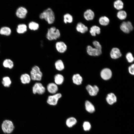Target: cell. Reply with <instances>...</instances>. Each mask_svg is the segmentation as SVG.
<instances>
[{"label":"cell","mask_w":134,"mask_h":134,"mask_svg":"<svg viewBox=\"0 0 134 134\" xmlns=\"http://www.w3.org/2000/svg\"><path fill=\"white\" fill-rule=\"evenodd\" d=\"M39 17L41 19H44L50 24L54 22L55 17L54 13L50 8H48L44 10L39 15Z\"/></svg>","instance_id":"6da1fadb"},{"label":"cell","mask_w":134,"mask_h":134,"mask_svg":"<svg viewBox=\"0 0 134 134\" xmlns=\"http://www.w3.org/2000/svg\"><path fill=\"white\" fill-rule=\"evenodd\" d=\"M61 36L60 31L55 27H52L48 29L46 37L49 40H56Z\"/></svg>","instance_id":"7a4b0ae2"},{"label":"cell","mask_w":134,"mask_h":134,"mask_svg":"<svg viewBox=\"0 0 134 134\" xmlns=\"http://www.w3.org/2000/svg\"><path fill=\"white\" fill-rule=\"evenodd\" d=\"M31 79L33 80L40 81L42 76V73L38 66H35L33 67L30 71Z\"/></svg>","instance_id":"3957f363"},{"label":"cell","mask_w":134,"mask_h":134,"mask_svg":"<svg viewBox=\"0 0 134 134\" xmlns=\"http://www.w3.org/2000/svg\"><path fill=\"white\" fill-rule=\"evenodd\" d=\"M14 128L13 122L9 120L3 121L1 125L2 129L5 133L10 134L12 133Z\"/></svg>","instance_id":"277c9868"},{"label":"cell","mask_w":134,"mask_h":134,"mask_svg":"<svg viewBox=\"0 0 134 134\" xmlns=\"http://www.w3.org/2000/svg\"><path fill=\"white\" fill-rule=\"evenodd\" d=\"M62 97L60 93H58L49 96L47 100V103L49 105L55 106L57 104L59 99Z\"/></svg>","instance_id":"5b68a950"},{"label":"cell","mask_w":134,"mask_h":134,"mask_svg":"<svg viewBox=\"0 0 134 134\" xmlns=\"http://www.w3.org/2000/svg\"><path fill=\"white\" fill-rule=\"evenodd\" d=\"M45 91V88L41 83L36 82L35 83L32 88L33 92L34 94L36 93L39 95L44 94Z\"/></svg>","instance_id":"8992f818"},{"label":"cell","mask_w":134,"mask_h":134,"mask_svg":"<svg viewBox=\"0 0 134 134\" xmlns=\"http://www.w3.org/2000/svg\"><path fill=\"white\" fill-rule=\"evenodd\" d=\"M120 27L123 32L127 34L130 33L133 29L131 23L129 21L123 22L120 25Z\"/></svg>","instance_id":"52a82bcc"},{"label":"cell","mask_w":134,"mask_h":134,"mask_svg":"<svg viewBox=\"0 0 134 134\" xmlns=\"http://www.w3.org/2000/svg\"><path fill=\"white\" fill-rule=\"evenodd\" d=\"M86 49L88 54L91 56H99L102 53L101 50H99L96 48H93L90 45L87 47Z\"/></svg>","instance_id":"ba28073f"},{"label":"cell","mask_w":134,"mask_h":134,"mask_svg":"<svg viewBox=\"0 0 134 134\" xmlns=\"http://www.w3.org/2000/svg\"><path fill=\"white\" fill-rule=\"evenodd\" d=\"M55 47L57 51L60 53H64L67 49V46L63 42L59 41L55 44Z\"/></svg>","instance_id":"9c48e42d"},{"label":"cell","mask_w":134,"mask_h":134,"mask_svg":"<svg viewBox=\"0 0 134 134\" xmlns=\"http://www.w3.org/2000/svg\"><path fill=\"white\" fill-rule=\"evenodd\" d=\"M112 72L110 69L106 68L103 69L100 72V76L102 78L105 80L109 79L111 77Z\"/></svg>","instance_id":"30bf717a"},{"label":"cell","mask_w":134,"mask_h":134,"mask_svg":"<svg viewBox=\"0 0 134 134\" xmlns=\"http://www.w3.org/2000/svg\"><path fill=\"white\" fill-rule=\"evenodd\" d=\"M86 88L89 94L92 96L96 95L98 92L99 90L98 87L96 85L92 86L88 85L87 86Z\"/></svg>","instance_id":"8fae6325"},{"label":"cell","mask_w":134,"mask_h":134,"mask_svg":"<svg viewBox=\"0 0 134 134\" xmlns=\"http://www.w3.org/2000/svg\"><path fill=\"white\" fill-rule=\"evenodd\" d=\"M27 12V10L26 8L20 7L17 9L16 14L18 17L23 19L25 17Z\"/></svg>","instance_id":"7c38bea8"},{"label":"cell","mask_w":134,"mask_h":134,"mask_svg":"<svg viewBox=\"0 0 134 134\" xmlns=\"http://www.w3.org/2000/svg\"><path fill=\"white\" fill-rule=\"evenodd\" d=\"M110 54L111 58L113 59H118L122 55L120 50L117 48H112Z\"/></svg>","instance_id":"4fadbf2b"},{"label":"cell","mask_w":134,"mask_h":134,"mask_svg":"<svg viewBox=\"0 0 134 134\" xmlns=\"http://www.w3.org/2000/svg\"><path fill=\"white\" fill-rule=\"evenodd\" d=\"M47 89L49 93L54 94L57 92L58 88L57 85L55 83H51L47 85Z\"/></svg>","instance_id":"5bb4252c"},{"label":"cell","mask_w":134,"mask_h":134,"mask_svg":"<svg viewBox=\"0 0 134 134\" xmlns=\"http://www.w3.org/2000/svg\"><path fill=\"white\" fill-rule=\"evenodd\" d=\"M117 98L115 94L112 93L108 94L106 98V100L109 105H112L117 101Z\"/></svg>","instance_id":"9a60e30c"},{"label":"cell","mask_w":134,"mask_h":134,"mask_svg":"<svg viewBox=\"0 0 134 134\" xmlns=\"http://www.w3.org/2000/svg\"><path fill=\"white\" fill-rule=\"evenodd\" d=\"M94 16V12L90 9L87 10L84 13V18L87 21L93 20Z\"/></svg>","instance_id":"2e32d148"},{"label":"cell","mask_w":134,"mask_h":134,"mask_svg":"<svg viewBox=\"0 0 134 134\" xmlns=\"http://www.w3.org/2000/svg\"><path fill=\"white\" fill-rule=\"evenodd\" d=\"M20 80L23 84H26L29 83L31 79L30 75L28 73H25L21 75Z\"/></svg>","instance_id":"e0dca14e"},{"label":"cell","mask_w":134,"mask_h":134,"mask_svg":"<svg viewBox=\"0 0 134 134\" xmlns=\"http://www.w3.org/2000/svg\"><path fill=\"white\" fill-rule=\"evenodd\" d=\"M76 29L77 32L83 34L88 31V28L82 23L79 22L76 25Z\"/></svg>","instance_id":"ac0fdd59"},{"label":"cell","mask_w":134,"mask_h":134,"mask_svg":"<svg viewBox=\"0 0 134 134\" xmlns=\"http://www.w3.org/2000/svg\"><path fill=\"white\" fill-rule=\"evenodd\" d=\"M77 122V120L75 117H71L67 119L66 124L67 127L71 128L76 125Z\"/></svg>","instance_id":"d6986e66"},{"label":"cell","mask_w":134,"mask_h":134,"mask_svg":"<svg viewBox=\"0 0 134 134\" xmlns=\"http://www.w3.org/2000/svg\"><path fill=\"white\" fill-rule=\"evenodd\" d=\"M85 108L86 110L88 112L92 113L95 111V108L93 105L90 101L86 100L85 103Z\"/></svg>","instance_id":"ffe728a7"},{"label":"cell","mask_w":134,"mask_h":134,"mask_svg":"<svg viewBox=\"0 0 134 134\" xmlns=\"http://www.w3.org/2000/svg\"><path fill=\"white\" fill-rule=\"evenodd\" d=\"M72 80L73 83L76 85L81 84L83 81L82 77L78 74H74L72 77Z\"/></svg>","instance_id":"44dd1931"},{"label":"cell","mask_w":134,"mask_h":134,"mask_svg":"<svg viewBox=\"0 0 134 134\" xmlns=\"http://www.w3.org/2000/svg\"><path fill=\"white\" fill-rule=\"evenodd\" d=\"M55 83L57 85H61L63 84L64 81V78L63 76L60 74H56L54 77Z\"/></svg>","instance_id":"7402d4cb"},{"label":"cell","mask_w":134,"mask_h":134,"mask_svg":"<svg viewBox=\"0 0 134 134\" xmlns=\"http://www.w3.org/2000/svg\"><path fill=\"white\" fill-rule=\"evenodd\" d=\"M90 32L92 36H95L96 34H99L100 33V29L96 26H93L90 28Z\"/></svg>","instance_id":"603a6c76"},{"label":"cell","mask_w":134,"mask_h":134,"mask_svg":"<svg viewBox=\"0 0 134 134\" xmlns=\"http://www.w3.org/2000/svg\"><path fill=\"white\" fill-rule=\"evenodd\" d=\"M3 65L5 68L11 69L13 67L14 64L12 60L9 59H5L3 61Z\"/></svg>","instance_id":"cb8c5ba5"},{"label":"cell","mask_w":134,"mask_h":134,"mask_svg":"<svg viewBox=\"0 0 134 134\" xmlns=\"http://www.w3.org/2000/svg\"><path fill=\"white\" fill-rule=\"evenodd\" d=\"M55 65L56 68L58 71L62 70L65 68L64 63L61 60H57L55 63Z\"/></svg>","instance_id":"d4e9b609"},{"label":"cell","mask_w":134,"mask_h":134,"mask_svg":"<svg viewBox=\"0 0 134 134\" xmlns=\"http://www.w3.org/2000/svg\"><path fill=\"white\" fill-rule=\"evenodd\" d=\"M2 83L4 87H8L11 84V81L9 77L7 76H5L2 79Z\"/></svg>","instance_id":"484cf974"},{"label":"cell","mask_w":134,"mask_h":134,"mask_svg":"<svg viewBox=\"0 0 134 134\" xmlns=\"http://www.w3.org/2000/svg\"><path fill=\"white\" fill-rule=\"evenodd\" d=\"M63 21L65 24L70 23L73 21V17L72 15L68 13L64 14L63 16Z\"/></svg>","instance_id":"4316f807"},{"label":"cell","mask_w":134,"mask_h":134,"mask_svg":"<svg viewBox=\"0 0 134 134\" xmlns=\"http://www.w3.org/2000/svg\"><path fill=\"white\" fill-rule=\"evenodd\" d=\"M11 33L10 29L7 27H4L0 30V34H1L7 36L9 35Z\"/></svg>","instance_id":"83f0119b"},{"label":"cell","mask_w":134,"mask_h":134,"mask_svg":"<svg viewBox=\"0 0 134 134\" xmlns=\"http://www.w3.org/2000/svg\"><path fill=\"white\" fill-rule=\"evenodd\" d=\"M27 30V27L25 24H21L18 26L17 31L18 33L22 34L26 32Z\"/></svg>","instance_id":"f1b7e54d"},{"label":"cell","mask_w":134,"mask_h":134,"mask_svg":"<svg viewBox=\"0 0 134 134\" xmlns=\"http://www.w3.org/2000/svg\"><path fill=\"white\" fill-rule=\"evenodd\" d=\"M99 22L101 25L105 26L107 25L109 22V18L105 16H102L99 19Z\"/></svg>","instance_id":"f546056e"},{"label":"cell","mask_w":134,"mask_h":134,"mask_svg":"<svg viewBox=\"0 0 134 134\" xmlns=\"http://www.w3.org/2000/svg\"><path fill=\"white\" fill-rule=\"evenodd\" d=\"M123 3L121 0H117L114 3V8L118 10H120L123 9Z\"/></svg>","instance_id":"4dcf8cb0"},{"label":"cell","mask_w":134,"mask_h":134,"mask_svg":"<svg viewBox=\"0 0 134 134\" xmlns=\"http://www.w3.org/2000/svg\"><path fill=\"white\" fill-rule=\"evenodd\" d=\"M28 26L30 29L34 31L37 30L39 27L38 24L33 21L30 22Z\"/></svg>","instance_id":"1f68e13d"},{"label":"cell","mask_w":134,"mask_h":134,"mask_svg":"<svg viewBox=\"0 0 134 134\" xmlns=\"http://www.w3.org/2000/svg\"><path fill=\"white\" fill-rule=\"evenodd\" d=\"M127 16L126 12L124 10H120L118 12L117 14V17L121 20L125 19L126 18Z\"/></svg>","instance_id":"d6a6232c"},{"label":"cell","mask_w":134,"mask_h":134,"mask_svg":"<svg viewBox=\"0 0 134 134\" xmlns=\"http://www.w3.org/2000/svg\"><path fill=\"white\" fill-rule=\"evenodd\" d=\"M83 127L84 131H88L91 129V125L89 122L87 121H85L83 123Z\"/></svg>","instance_id":"836d02e7"},{"label":"cell","mask_w":134,"mask_h":134,"mask_svg":"<svg viewBox=\"0 0 134 134\" xmlns=\"http://www.w3.org/2000/svg\"><path fill=\"white\" fill-rule=\"evenodd\" d=\"M126 58L129 63H132L134 61V58L132 54L130 52L128 53L126 55Z\"/></svg>","instance_id":"e575fe53"},{"label":"cell","mask_w":134,"mask_h":134,"mask_svg":"<svg viewBox=\"0 0 134 134\" xmlns=\"http://www.w3.org/2000/svg\"><path fill=\"white\" fill-rule=\"evenodd\" d=\"M93 44L95 48L99 50H101L102 47L99 42L96 41H94Z\"/></svg>","instance_id":"d590c367"},{"label":"cell","mask_w":134,"mask_h":134,"mask_svg":"<svg viewBox=\"0 0 134 134\" xmlns=\"http://www.w3.org/2000/svg\"><path fill=\"white\" fill-rule=\"evenodd\" d=\"M130 74L134 75V64H133L130 66L128 68Z\"/></svg>","instance_id":"8d00e7d4"}]
</instances>
